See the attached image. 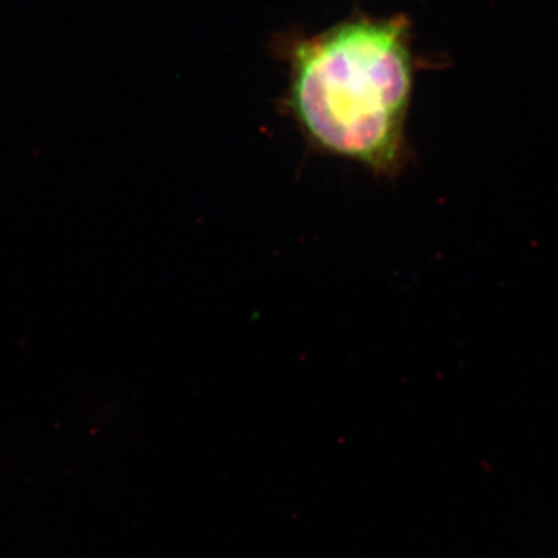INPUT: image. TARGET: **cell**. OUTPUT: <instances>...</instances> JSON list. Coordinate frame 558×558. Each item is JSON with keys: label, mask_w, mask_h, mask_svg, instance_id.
Instances as JSON below:
<instances>
[{"label": "cell", "mask_w": 558, "mask_h": 558, "mask_svg": "<svg viewBox=\"0 0 558 558\" xmlns=\"http://www.w3.org/2000/svg\"><path fill=\"white\" fill-rule=\"evenodd\" d=\"M410 22L354 14L288 46L286 106L311 146L396 179L409 163Z\"/></svg>", "instance_id": "6da1fadb"}]
</instances>
